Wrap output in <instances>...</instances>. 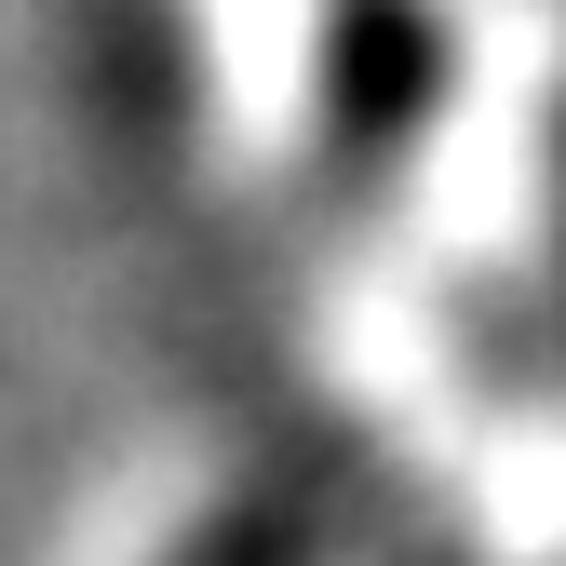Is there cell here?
I'll return each mask as SVG.
<instances>
[{"label":"cell","mask_w":566,"mask_h":566,"mask_svg":"<svg viewBox=\"0 0 566 566\" xmlns=\"http://www.w3.org/2000/svg\"><path fill=\"white\" fill-rule=\"evenodd\" d=\"M163 41L217 189L270 217H350L365 189H405L459 54L432 0H163Z\"/></svg>","instance_id":"obj_1"},{"label":"cell","mask_w":566,"mask_h":566,"mask_svg":"<svg viewBox=\"0 0 566 566\" xmlns=\"http://www.w3.org/2000/svg\"><path fill=\"white\" fill-rule=\"evenodd\" d=\"M311 539H324V513L270 446L176 432L108 485V513L82 526L67 566H311Z\"/></svg>","instance_id":"obj_2"}]
</instances>
